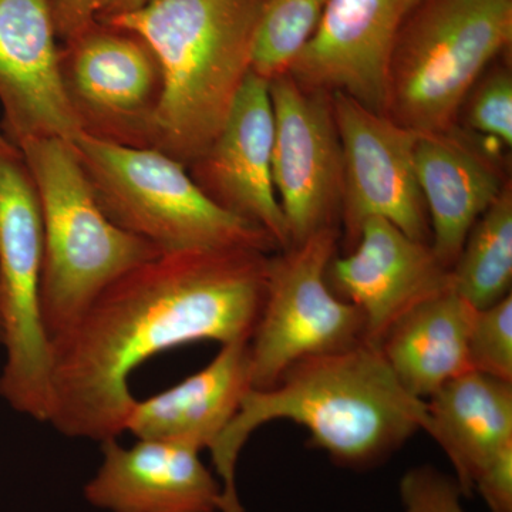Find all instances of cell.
I'll use <instances>...</instances> for the list:
<instances>
[{
	"mask_svg": "<svg viewBox=\"0 0 512 512\" xmlns=\"http://www.w3.org/2000/svg\"><path fill=\"white\" fill-rule=\"evenodd\" d=\"M271 254L248 248L164 252L107 286L52 343L46 423L72 439H119L130 377L165 350L251 339Z\"/></svg>",
	"mask_w": 512,
	"mask_h": 512,
	"instance_id": "6da1fadb",
	"label": "cell"
},
{
	"mask_svg": "<svg viewBox=\"0 0 512 512\" xmlns=\"http://www.w3.org/2000/svg\"><path fill=\"white\" fill-rule=\"evenodd\" d=\"M275 420L305 427L309 444L339 466L366 470L426 429L427 404L404 389L369 343L295 363L275 386L245 394L210 450L222 487L221 512H245L235 483L239 454L255 430Z\"/></svg>",
	"mask_w": 512,
	"mask_h": 512,
	"instance_id": "7a4b0ae2",
	"label": "cell"
},
{
	"mask_svg": "<svg viewBox=\"0 0 512 512\" xmlns=\"http://www.w3.org/2000/svg\"><path fill=\"white\" fill-rule=\"evenodd\" d=\"M266 0H147L97 22L144 40L163 72L153 147L191 165L224 127L252 72Z\"/></svg>",
	"mask_w": 512,
	"mask_h": 512,
	"instance_id": "3957f363",
	"label": "cell"
},
{
	"mask_svg": "<svg viewBox=\"0 0 512 512\" xmlns=\"http://www.w3.org/2000/svg\"><path fill=\"white\" fill-rule=\"evenodd\" d=\"M19 151L42 208V313L53 343L107 286L163 252L106 217L72 141L40 138Z\"/></svg>",
	"mask_w": 512,
	"mask_h": 512,
	"instance_id": "277c9868",
	"label": "cell"
},
{
	"mask_svg": "<svg viewBox=\"0 0 512 512\" xmlns=\"http://www.w3.org/2000/svg\"><path fill=\"white\" fill-rule=\"evenodd\" d=\"M97 204L114 225L161 252L248 248L272 254L268 232L211 200L185 165L156 148L80 134L72 141Z\"/></svg>",
	"mask_w": 512,
	"mask_h": 512,
	"instance_id": "5b68a950",
	"label": "cell"
},
{
	"mask_svg": "<svg viewBox=\"0 0 512 512\" xmlns=\"http://www.w3.org/2000/svg\"><path fill=\"white\" fill-rule=\"evenodd\" d=\"M512 39V0H420L394 43L386 114L417 134L456 126L468 93Z\"/></svg>",
	"mask_w": 512,
	"mask_h": 512,
	"instance_id": "8992f818",
	"label": "cell"
},
{
	"mask_svg": "<svg viewBox=\"0 0 512 512\" xmlns=\"http://www.w3.org/2000/svg\"><path fill=\"white\" fill-rule=\"evenodd\" d=\"M42 208L22 154H0V326L6 360L0 397L46 423L52 342L42 313Z\"/></svg>",
	"mask_w": 512,
	"mask_h": 512,
	"instance_id": "52a82bcc",
	"label": "cell"
},
{
	"mask_svg": "<svg viewBox=\"0 0 512 512\" xmlns=\"http://www.w3.org/2000/svg\"><path fill=\"white\" fill-rule=\"evenodd\" d=\"M338 241V228L326 227L269 256L264 306L249 339L252 389L275 386L303 359L365 342L362 312L328 282Z\"/></svg>",
	"mask_w": 512,
	"mask_h": 512,
	"instance_id": "ba28073f",
	"label": "cell"
},
{
	"mask_svg": "<svg viewBox=\"0 0 512 512\" xmlns=\"http://www.w3.org/2000/svg\"><path fill=\"white\" fill-rule=\"evenodd\" d=\"M60 47V74L82 134L151 148L163 99L160 63L141 37L96 22Z\"/></svg>",
	"mask_w": 512,
	"mask_h": 512,
	"instance_id": "9c48e42d",
	"label": "cell"
},
{
	"mask_svg": "<svg viewBox=\"0 0 512 512\" xmlns=\"http://www.w3.org/2000/svg\"><path fill=\"white\" fill-rule=\"evenodd\" d=\"M343 154L342 215L349 249L363 222L383 218L431 244L429 212L416 173L419 134L343 93L330 94Z\"/></svg>",
	"mask_w": 512,
	"mask_h": 512,
	"instance_id": "30bf717a",
	"label": "cell"
},
{
	"mask_svg": "<svg viewBox=\"0 0 512 512\" xmlns=\"http://www.w3.org/2000/svg\"><path fill=\"white\" fill-rule=\"evenodd\" d=\"M274 111L272 174L292 245L336 227L343 154L330 94L302 89L288 73L268 80Z\"/></svg>",
	"mask_w": 512,
	"mask_h": 512,
	"instance_id": "8fae6325",
	"label": "cell"
},
{
	"mask_svg": "<svg viewBox=\"0 0 512 512\" xmlns=\"http://www.w3.org/2000/svg\"><path fill=\"white\" fill-rule=\"evenodd\" d=\"M407 0H330L286 73L302 89L343 93L384 114Z\"/></svg>",
	"mask_w": 512,
	"mask_h": 512,
	"instance_id": "7c38bea8",
	"label": "cell"
},
{
	"mask_svg": "<svg viewBox=\"0 0 512 512\" xmlns=\"http://www.w3.org/2000/svg\"><path fill=\"white\" fill-rule=\"evenodd\" d=\"M57 40L49 0H0L2 131L18 150L82 134L64 93Z\"/></svg>",
	"mask_w": 512,
	"mask_h": 512,
	"instance_id": "4fadbf2b",
	"label": "cell"
},
{
	"mask_svg": "<svg viewBox=\"0 0 512 512\" xmlns=\"http://www.w3.org/2000/svg\"><path fill=\"white\" fill-rule=\"evenodd\" d=\"M274 111L268 80L248 74L218 136L187 170L212 201L291 247L272 174Z\"/></svg>",
	"mask_w": 512,
	"mask_h": 512,
	"instance_id": "5bb4252c",
	"label": "cell"
},
{
	"mask_svg": "<svg viewBox=\"0 0 512 512\" xmlns=\"http://www.w3.org/2000/svg\"><path fill=\"white\" fill-rule=\"evenodd\" d=\"M328 282L365 318V343L379 348L394 323L419 303L447 291L451 271L429 242L417 241L383 218L363 222L355 247L333 256Z\"/></svg>",
	"mask_w": 512,
	"mask_h": 512,
	"instance_id": "9a60e30c",
	"label": "cell"
},
{
	"mask_svg": "<svg viewBox=\"0 0 512 512\" xmlns=\"http://www.w3.org/2000/svg\"><path fill=\"white\" fill-rule=\"evenodd\" d=\"M200 450L173 441L101 443L103 460L84 485L87 503L107 512H221L222 487Z\"/></svg>",
	"mask_w": 512,
	"mask_h": 512,
	"instance_id": "2e32d148",
	"label": "cell"
},
{
	"mask_svg": "<svg viewBox=\"0 0 512 512\" xmlns=\"http://www.w3.org/2000/svg\"><path fill=\"white\" fill-rule=\"evenodd\" d=\"M416 173L429 212L431 248L451 271L471 228L507 181L495 160L456 126L419 134Z\"/></svg>",
	"mask_w": 512,
	"mask_h": 512,
	"instance_id": "e0dca14e",
	"label": "cell"
},
{
	"mask_svg": "<svg viewBox=\"0 0 512 512\" xmlns=\"http://www.w3.org/2000/svg\"><path fill=\"white\" fill-rule=\"evenodd\" d=\"M251 389L249 340L228 343L200 372L146 400L137 399L126 431L137 439L211 450Z\"/></svg>",
	"mask_w": 512,
	"mask_h": 512,
	"instance_id": "ac0fdd59",
	"label": "cell"
},
{
	"mask_svg": "<svg viewBox=\"0 0 512 512\" xmlns=\"http://www.w3.org/2000/svg\"><path fill=\"white\" fill-rule=\"evenodd\" d=\"M429 436L456 471L470 497L485 468L512 447V383L483 373H463L426 399Z\"/></svg>",
	"mask_w": 512,
	"mask_h": 512,
	"instance_id": "d6986e66",
	"label": "cell"
},
{
	"mask_svg": "<svg viewBox=\"0 0 512 512\" xmlns=\"http://www.w3.org/2000/svg\"><path fill=\"white\" fill-rule=\"evenodd\" d=\"M474 315L476 309L451 286L394 323L379 349L407 392L426 400L470 372L468 338Z\"/></svg>",
	"mask_w": 512,
	"mask_h": 512,
	"instance_id": "ffe728a7",
	"label": "cell"
},
{
	"mask_svg": "<svg viewBox=\"0 0 512 512\" xmlns=\"http://www.w3.org/2000/svg\"><path fill=\"white\" fill-rule=\"evenodd\" d=\"M511 284L512 190L508 181L467 235L451 268V285L464 301L481 311L511 295Z\"/></svg>",
	"mask_w": 512,
	"mask_h": 512,
	"instance_id": "44dd1931",
	"label": "cell"
},
{
	"mask_svg": "<svg viewBox=\"0 0 512 512\" xmlns=\"http://www.w3.org/2000/svg\"><path fill=\"white\" fill-rule=\"evenodd\" d=\"M330 0H266L256 33L252 72L265 80L286 73Z\"/></svg>",
	"mask_w": 512,
	"mask_h": 512,
	"instance_id": "7402d4cb",
	"label": "cell"
},
{
	"mask_svg": "<svg viewBox=\"0 0 512 512\" xmlns=\"http://www.w3.org/2000/svg\"><path fill=\"white\" fill-rule=\"evenodd\" d=\"M468 363L474 372L512 383V296L476 311Z\"/></svg>",
	"mask_w": 512,
	"mask_h": 512,
	"instance_id": "603a6c76",
	"label": "cell"
},
{
	"mask_svg": "<svg viewBox=\"0 0 512 512\" xmlns=\"http://www.w3.org/2000/svg\"><path fill=\"white\" fill-rule=\"evenodd\" d=\"M474 84L466 101V126L474 133L512 146V76L508 69L493 70Z\"/></svg>",
	"mask_w": 512,
	"mask_h": 512,
	"instance_id": "cb8c5ba5",
	"label": "cell"
},
{
	"mask_svg": "<svg viewBox=\"0 0 512 512\" xmlns=\"http://www.w3.org/2000/svg\"><path fill=\"white\" fill-rule=\"evenodd\" d=\"M400 495L406 512H466L456 478L430 466L407 471L400 481Z\"/></svg>",
	"mask_w": 512,
	"mask_h": 512,
	"instance_id": "d4e9b609",
	"label": "cell"
},
{
	"mask_svg": "<svg viewBox=\"0 0 512 512\" xmlns=\"http://www.w3.org/2000/svg\"><path fill=\"white\" fill-rule=\"evenodd\" d=\"M491 512H512V447L495 458L474 484Z\"/></svg>",
	"mask_w": 512,
	"mask_h": 512,
	"instance_id": "484cf974",
	"label": "cell"
},
{
	"mask_svg": "<svg viewBox=\"0 0 512 512\" xmlns=\"http://www.w3.org/2000/svg\"><path fill=\"white\" fill-rule=\"evenodd\" d=\"M104 0H49L57 39H76L96 23Z\"/></svg>",
	"mask_w": 512,
	"mask_h": 512,
	"instance_id": "4316f807",
	"label": "cell"
},
{
	"mask_svg": "<svg viewBox=\"0 0 512 512\" xmlns=\"http://www.w3.org/2000/svg\"><path fill=\"white\" fill-rule=\"evenodd\" d=\"M146 2L147 0H104L103 8H101L97 20H107L126 15V13L141 8Z\"/></svg>",
	"mask_w": 512,
	"mask_h": 512,
	"instance_id": "83f0119b",
	"label": "cell"
},
{
	"mask_svg": "<svg viewBox=\"0 0 512 512\" xmlns=\"http://www.w3.org/2000/svg\"><path fill=\"white\" fill-rule=\"evenodd\" d=\"M19 153L18 148L13 146L12 143L5 137L3 131L0 130V154H16Z\"/></svg>",
	"mask_w": 512,
	"mask_h": 512,
	"instance_id": "f1b7e54d",
	"label": "cell"
},
{
	"mask_svg": "<svg viewBox=\"0 0 512 512\" xmlns=\"http://www.w3.org/2000/svg\"><path fill=\"white\" fill-rule=\"evenodd\" d=\"M420 0H407V12H409L410 9H413L414 6L417 5V3H419ZM407 12H406V15H407Z\"/></svg>",
	"mask_w": 512,
	"mask_h": 512,
	"instance_id": "f546056e",
	"label": "cell"
},
{
	"mask_svg": "<svg viewBox=\"0 0 512 512\" xmlns=\"http://www.w3.org/2000/svg\"><path fill=\"white\" fill-rule=\"evenodd\" d=\"M0 343H2V326H0Z\"/></svg>",
	"mask_w": 512,
	"mask_h": 512,
	"instance_id": "4dcf8cb0",
	"label": "cell"
}]
</instances>
